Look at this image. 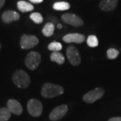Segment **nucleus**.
<instances>
[{"mask_svg": "<svg viewBox=\"0 0 121 121\" xmlns=\"http://www.w3.org/2000/svg\"><path fill=\"white\" fill-rule=\"evenodd\" d=\"M63 92L64 90L60 86L53 84L51 83H44L42 87L41 94L44 98H52L63 94Z\"/></svg>", "mask_w": 121, "mask_h": 121, "instance_id": "nucleus-1", "label": "nucleus"}, {"mask_svg": "<svg viewBox=\"0 0 121 121\" xmlns=\"http://www.w3.org/2000/svg\"><path fill=\"white\" fill-rule=\"evenodd\" d=\"M13 83L20 88H26L30 83V78L27 73L23 70H17L12 76Z\"/></svg>", "mask_w": 121, "mask_h": 121, "instance_id": "nucleus-2", "label": "nucleus"}, {"mask_svg": "<svg viewBox=\"0 0 121 121\" xmlns=\"http://www.w3.org/2000/svg\"><path fill=\"white\" fill-rule=\"evenodd\" d=\"M41 61V56L39 52L32 51L26 55L25 63L29 69L35 70L39 67Z\"/></svg>", "mask_w": 121, "mask_h": 121, "instance_id": "nucleus-3", "label": "nucleus"}, {"mask_svg": "<svg viewBox=\"0 0 121 121\" xmlns=\"http://www.w3.org/2000/svg\"><path fill=\"white\" fill-rule=\"evenodd\" d=\"M28 111L31 116L35 117H39L43 112V104L36 99H30L27 104Z\"/></svg>", "mask_w": 121, "mask_h": 121, "instance_id": "nucleus-4", "label": "nucleus"}, {"mask_svg": "<svg viewBox=\"0 0 121 121\" xmlns=\"http://www.w3.org/2000/svg\"><path fill=\"white\" fill-rule=\"evenodd\" d=\"M104 94V90L101 87H97L87 92L83 97V99L86 103L91 104L100 99Z\"/></svg>", "mask_w": 121, "mask_h": 121, "instance_id": "nucleus-5", "label": "nucleus"}, {"mask_svg": "<svg viewBox=\"0 0 121 121\" xmlns=\"http://www.w3.org/2000/svg\"><path fill=\"white\" fill-rule=\"evenodd\" d=\"M67 56L70 63L74 66H78L81 63V56L77 48L70 46L67 49Z\"/></svg>", "mask_w": 121, "mask_h": 121, "instance_id": "nucleus-6", "label": "nucleus"}, {"mask_svg": "<svg viewBox=\"0 0 121 121\" xmlns=\"http://www.w3.org/2000/svg\"><path fill=\"white\" fill-rule=\"evenodd\" d=\"M39 39L34 35H22L20 40V47L23 49H30L39 44Z\"/></svg>", "mask_w": 121, "mask_h": 121, "instance_id": "nucleus-7", "label": "nucleus"}, {"mask_svg": "<svg viewBox=\"0 0 121 121\" xmlns=\"http://www.w3.org/2000/svg\"><path fill=\"white\" fill-rule=\"evenodd\" d=\"M61 19L66 24L75 27L82 26L83 24V21L82 19L73 13H65L62 15Z\"/></svg>", "mask_w": 121, "mask_h": 121, "instance_id": "nucleus-8", "label": "nucleus"}, {"mask_svg": "<svg viewBox=\"0 0 121 121\" xmlns=\"http://www.w3.org/2000/svg\"><path fill=\"white\" fill-rule=\"evenodd\" d=\"M68 110V107L66 105H60L53 109L49 115L50 119L52 121H56L61 119L66 114Z\"/></svg>", "mask_w": 121, "mask_h": 121, "instance_id": "nucleus-9", "label": "nucleus"}, {"mask_svg": "<svg viewBox=\"0 0 121 121\" xmlns=\"http://www.w3.org/2000/svg\"><path fill=\"white\" fill-rule=\"evenodd\" d=\"M86 40L84 35L79 33H71L66 35L63 37V40L67 43H75L80 44L83 43Z\"/></svg>", "mask_w": 121, "mask_h": 121, "instance_id": "nucleus-10", "label": "nucleus"}, {"mask_svg": "<svg viewBox=\"0 0 121 121\" xmlns=\"http://www.w3.org/2000/svg\"><path fill=\"white\" fill-rule=\"evenodd\" d=\"M7 108L10 111L11 113H13L16 115H20L22 113V105L16 99H9L7 102Z\"/></svg>", "mask_w": 121, "mask_h": 121, "instance_id": "nucleus-11", "label": "nucleus"}, {"mask_svg": "<svg viewBox=\"0 0 121 121\" xmlns=\"http://www.w3.org/2000/svg\"><path fill=\"white\" fill-rule=\"evenodd\" d=\"M118 0H102L100 1L99 8L104 12H110L117 8Z\"/></svg>", "mask_w": 121, "mask_h": 121, "instance_id": "nucleus-12", "label": "nucleus"}, {"mask_svg": "<svg viewBox=\"0 0 121 121\" xmlns=\"http://www.w3.org/2000/svg\"><path fill=\"white\" fill-rule=\"evenodd\" d=\"M1 17L4 22L6 24H9L13 21L18 20L20 19V15L15 11L8 10V11H5L3 13Z\"/></svg>", "mask_w": 121, "mask_h": 121, "instance_id": "nucleus-13", "label": "nucleus"}, {"mask_svg": "<svg viewBox=\"0 0 121 121\" xmlns=\"http://www.w3.org/2000/svg\"><path fill=\"white\" fill-rule=\"evenodd\" d=\"M17 7L18 9L22 12H31L34 9V6L32 4L28 3L25 1H20L17 4Z\"/></svg>", "mask_w": 121, "mask_h": 121, "instance_id": "nucleus-14", "label": "nucleus"}, {"mask_svg": "<svg viewBox=\"0 0 121 121\" xmlns=\"http://www.w3.org/2000/svg\"><path fill=\"white\" fill-rule=\"evenodd\" d=\"M54 30H55V26L51 22H48L47 23L43 28V34L45 36H51L54 34Z\"/></svg>", "mask_w": 121, "mask_h": 121, "instance_id": "nucleus-15", "label": "nucleus"}, {"mask_svg": "<svg viewBox=\"0 0 121 121\" xmlns=\"http://www.w3.org/2000/svg\"><path fill=\"white\" fill-rule=\"evenodd\" d=\"M51 60L59 65H62L65 63V57L60 52H52L51 55Z\"/></svg>", "mask_w": 121, "mask_h": 121, "instance_id": "nucleus-16", "label": "nucleus"}, {"mask_svg": "<svg viewBox=\"0 0 121 121\" xmlns=\"http://www.w3.org/2000/svg\"><path fill=\"white\" fill-rule=\"evenodd\" d=\"M52 8L56 11H65L71 8V5L69 3L66 1H58V2H55L53 4Z\"/></svg>", "mask_w": 121, "mask_h": 121, "instance_id": "nucleus-17", "label": "nucleus"}, {"mask_svg": "<svg viewBox=\"0 0 121 121\" xmlns=\"http://www.w3.org/2000/svg\"><path fill=\"white\" fill-rule=\"evenodd\" d=\"M11 117V112L8 108H0V121H8Z\"/></svg>", "mask_w": 121, "mask_h": 121, "instance_id": "nucleus-18", "label": "nucleus"}, {"mask_svg": "<svg viewBox=\"0 0 121 121\" xmlns=\"http://www.w3.org/2000/svg\"><path fill=\"white\" fill-rule=\"evenodd\" d=\"M48 48L52 52H59L62 49V44L59 42L53 41L48 44Z\"/></svg>", "mask_w": 121, "mask_h": 121, "instance_id": "nucleus-19", "label": "nucleus"}, {"mask_svg": "<svg viewBox=\"0 0 121 121\" xmlns=\"http://www.w3.org/2000/svg\"><path fill=\"white\" fill-rule=\"evenodd\" d=\"M87 44L90 47H96L98 45V40L94 35H90L87 39Z\"/></svg>", "mask_w": 121, "mask_h": 121, "instance_id": "nucleus-20", "label": "nucleus"}, {"mask_svg": "<svg viewBox=\"0 0 121 121\" xmlns=\"http://www.w3.org/2000/svg\"><path fill=\"white\" fill-rule=\"evenodd\" d=\"M30 18L36 24H41L43 22V17L39 12H34L31 13Z\"/></svg>", "mask_w": 121, "mask_h": 121, "instance_id": "nucleus-21", "label": "nucleus"}, {"mask_svg": "<svg viewBox=\"0 0 121 121\" xmlns=\"http://www.w3.org/2000/svg\"><path fill=\"white\" fill-rule=\"evenodd\" d=\"M107 57L109 59H115L119 55L118 51L115 48H109L107 51Z\"/></svg>", "mask_w": 121, "mask_h": 121, "instance_id": "nucleus-22", "label": "nucleus"}, {"mask_svg": "<svg viewBox=\"0 0 121 121\" xmlns=\"http://www.w3.org/2000/svg\"><path fill=\"white\" fill-rule=\"evenodd\" d=\"M108 121H121V117H113L110 118Z\"/></svg>", "mask_w": 121, "mask_h": 121, "instance_id": "nucleus-23", "label": "nucleus"}, {"mask_svg": "<svg viewBox=\"0 0 121 121\" xmlns=\"http://www.w3.org/2000/svg\"><path fill=\"white\" fill-rule=\"evenodd\" d=\"M29 1L34 4H40L43 1V0H29Z\"/></svg>", "mask_w": 121, "mask_h": 121, "instance_id": "nucleus-24", "label": "nucleus"}, {"mask_svg": "<svg viewBox=\"0 0 121 121\" xmlns=\"http://www.w3.org/2000/svg\"><path fill=\"white\" fill-rule=\"evenodd\" d=\"M5 4V0H0V9Z\"/></svg>", "mask_w": 121, "mask_h": 121, "instance_id": "nucleus-25", "label": "nucleus"}, {"mask_svg": "<svg viewBox=\"0 0 121 121\" xmlns=\"http://www.w3.org/2000/svg\"><path fill=\"white\" fill-rule=\"evenodd\" d=\"M57 28H58L59 29H61V28H62V25H61L60 24H57Z\"/></svg>", "mask_w": 121, "mask_h": 121, "instance_id": "nucleus-26", "label": "nucleus"}, {"mask_svg": "<svg viewBox=\"0 0 121 121\" xmlns=\"http://www.w3.org/2000/svg\"><path fill=\"white\" fill-rule=\"evenodd\" d=\"M0 49H1V44H0Z\"/></svg>", "mask_w": 121, "mask_h": 121, "instance_id": "nucleus-27", "label": "nucleus"}]
</instances>
